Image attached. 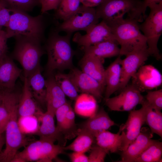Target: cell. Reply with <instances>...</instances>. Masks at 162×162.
Returning a JSON list of instances; mask_svg holds the SVG:
<instances>
[{
  "label": "cell",
  "mask_w": 162,
  "mask_h": 162,
  "mask_svg": "<svg viewBox=\"0 0 162 162\" xmlns=\"http://www.w3.org/2000/svg\"><path fill=\"white\" fill-rule=\"evenodd\" d=\"M27 79L29 87L34 100L42 105L46 104V80L41 73L40 67Z\"/></svg>",
  "instance_id": "4316f807"
},
{
  "label": "cell",
  "mask_w": 162,
  "mask_h": 162,
  "mask_svg": "<svg viewBox=\"0 0 162 162\" xmlns=\"http://www.w3.org/2000/svg\"><path fill=\"white\" fill-rule=\"evenodd\" d=\"M116 40L102 42L83 47L84 54L93 56L101 59L119 56L120 50Z\"/></svg>",
  "instance_id": "cb8c5ba5"
},
{
  "label": "cell",
  "mask_w": 162,
  "mask_h": 162,
  "mask_svg": "<svg viewBox=\"0 0 162 162\" xmlns=\"http://www.w3.org/2000/svg\"><path fill=\"white\" fill-rule=\"evenodd\" d=\"M46 111L55 116L56 110L67 102L66 95L57 83L53 74L46 80Z\"/></svg>",
  "instance_id": "44dd1931"
},
{
  "label": "cell",
  "mask_w": 162,
  "mask_h": 162,
  "mask_svg": "<svg viewBox=\"0 0 162 162\" xmlns=\"http://www.w3.org/2000/svg\"><path fill=\"white\" fill-rule=\"evenodd\" d=\"M55 116L56 127L66 139L71 140L76 137L79 127L75 123V112L69 102H67L58 108Z\"/></svg>",
  "instance_id": "9a60e30c"
},
{
  "label": "cell",
  "mask_w": 162,
  "mask_h": 162,
  "mask_svg": "<svg viewBox=\"0 0 162 162\" xmlns=\"http://www.w3.org/2000/svg\"><path fill=\"white\" fill-rule=\"evenodd\" d=\"M145 109V123L149 127L153 133L162 137V113L151 107L144 100L141 104Z\"/></svg>",
  "instance_id": "4dcf8cb0"
},
{
  "label": "cell",
  "mask_w": 162,
  "mask_h": 162,
  "mask_svg": "<svg viewBox=\"0 0 162 162\" xmlns=\"http://www.w3.org/2000/svg\"><path fill=\"white\" fill-rule=\"evenodd\" d=\"M22 70L7 54L0 60V91H10L16 88V82Z\"/></svg>",
  "instance_id": "d6986e66"
},
{
  "label": "cell",
  "mask_w": 162,
  "mask_h": 162,
  "mask_svg": "<svg viewBox=\"0 0 162 162\" xmlns=\"http://www.w3.org/2000/svg\"><path fill=\"white\" fill-rule=\"evenodd\" d=\"M82 35L76 33L73 40L83 47L92 45L104 41L116 40L111 29L103 20L98 23Z\"/></svg>",
  "instance_id": "4fadbf2b"
},
{
  "label": "cell",
  "mask_w": 162,
  "mask_h": 162,
  "mask_svg": "<svg viewBox=\"0 0 162 162\" xmlns=\"http://www.w3.org/2000/svg\"><path fill=\"white\" fill-rule=\"evenodd\" d=\"M99 19L96 9L82 5L70 17L58 25L55 30L71 34L81 30L87 32L99 22Z\"/></svg>",
  "instance_id": "9c48e42d"
},
{
  "label": "cell",
  "mask_w": 162,
  "mask_h": 162,
  "mask_svg": "<svg viewBox=\"0 0 162 162\" xmlns=\"http://www.w3.org/2000/svg\"><path fill=\"white\" fill-rule=\"evenodd\" d=\"M1 93L0 92V100H1Z\"/></svg>",
  "instance_id": "bcb514c9"
},
{
  "label": "cell",
  "mask_w": 162,
  "mask_h": 162,
  "mask_svg": "<svg viewBox=\"0 0 162 162\" xmlns=\"http://www.w3.org/2000/svg\"><path fill=\"white\" fill-rule=\"evenodd\" d=\"M17 109L18 106L11 113L5 129V146L0 156L1 162H11L18 150L27 143V139L18 125Z\"/></svg>",
  "instance_id": "ba28073f"
},
{
  "label": "cell",
  "mask_w": 162,
  "mask_h": 162,
  "mask_svg": "<svg viewBox=\"0 0 162 162\" xmlns=\"http://www.w3.org/2000/svg\"><path fill=\"white\" fill-rule=\"evenodd\" d=\"M121 91L118 95L105 99L106 105L111 110L131 111L145 100L141 92L132 84L127 85Z\"/></svg>",
  "instance_id": "30bf717a"
},
{
  "label": "cell",
  "mask_w": 162,
  "mask_h": 162,
  "mask_svg": "<svg viewBox=\"0 0 162 162\" xmlns=\"http://www.w3.org/2000/svg\"><path fill=\"white\" fill-rule=\"evenodd\" d=\"M161 2H162V0H144L142 1L141 11L143 18H145L146 16L145 12L148 7L150 5L159 3Z\"/></svg>",
  "instance_id": "7bdbcfd3"
},
{
  "label": "cell",
  "mask_w": 162,
  "mask_h": 162,
  "mask_svg": "<svg viewBox=\"0 0 162 162\" xmlns=\"http://www.w3.org/2000/svg\"><path fill=\"white\" fill-rule=\"evenodd\" d=\"M97 145L111 153L120 151L122 142L121 131L119 130L116 134L107 130L100 132L95 136Z\"/></svg>",
  "instance_id": "83f0119b"
},
{
  "label": "cell",
  "mask_w": 162,
  "mask_h": 162,
  "mask_svg": "<svg viewBox=\"0 0 162 162\" xmlns=\"http://www.w3.org/2000/svg\"><path fill=\"white\" fill-rule=\"evenodd\" d=\"M153 134L150 129L142 128L136 139L121 154L120 162H134L140 155L155 141L152 139Z\"/></svg>",
  "instance_id": "ac0fdd59"
},
{
  "label": "cell",
  "mask_w": 162,
  "mask_h": 162,
  "mask_svg": "<svg viewBox=\"0 0 162 162\" xmlns=\"http://www.w3.org/2000/svg\"><path fill=\"white\" fill-rule=\"evenodd\" d=\"M5 144V137L3 133H0V156L4 145Z\"/></svg>",
  "instance_id": "f6af8a7d"
},
{
  "label": "cell",
  "mask_w": 162,
  "mask_h": 162,
  "mask_svg": "<svg viewBox=\"0 0 162 162\" xmlns=\"http://www.w3.org/2000/svg\"><path fill=\"white\" fill-rule=\"evenodd\" d=\"M41 5V14L51 10H56L57 8L60 0H39Z\"/></svg>",
  "instance_id": "ab89813d"
},
{
  "label": "cell",
  "mask_w": 162,
  "mask_h": 162,
  "mask_svg": "<svg viewBox=\"0 0 162 162\" xmlns=\"http://www.w3.org/2000/svg\"><path fill=\"white\" fill-rule=\"evenodd\" d=\"M119 56L105 70V99L119 89L121 76L122 59Z\"/></svg>",
  "instance_id": "484cf974"
},
{
  "label": "cell",
  "mask_w": 162,
  "mask_h": 162,
  "mask_svg": "<svg viewBox=\"0 0 162 162\" xmlns=\"http://www.w3.org/2000/svg\"><path fill=\"white\" fill-rule=\"evenodd\" d=\"M104 0H80L82 5L86 7L93 8L100 5Z\"/></svg>",
  "instance_id": "ee69618b"
},
{
  "label": "cell",
  "mask_w": 162,
  "mask_h": 162,
  "mask_svg": "<svg viewBox=\"0 0 162 162\" xmlns=\"http://www.w3.org/2000/svg\"><path fill=\"white\" fill-rule=\"evenodd\" d=\"M138 22L127 18L117 20L107 24L120 45V56H126L133 50L148 47L146 39L140 32Z\"/></svg>",
  "instance_id": "7a4b0ae2"
},
{
  "label": "cell",
  "mask_w": 162,
  "mask_h": 162,
  "mask_svg": "<svg viewBox=\"0 0 162 162\" xmlns=\"http://www.w3.org/2000/svg\"><path fill=\"white\" fill-rule=\"evenodd\" d=\"M162 156V142L155 140L140 155L134 162H160Z\"/></svg>",
  "instance_id": "d6a6232c"
},
{
  "label": "cell",
  "mask_w": 162,
  "mask_h": 162,
  "mask_svg": "<svg viewBox=\"0 0 162 162\" xmlns=\"http://www.w3.org/2000/svg\"><path fill=\"white\" fill-rule=\"evenodd\" d=\"M5 32L8 38L24 36L42 40L46 26L42 14L33 16L27 12L12 10Z\"/></svg>",
  "instance_id": "277c9868"
},
{
  "label": "cell",
  "mask_w": 162,
  "mask_h": 162,
  "mask_svg": "<svg viewBox=\"0 0 162 162\" xmlns=\"http://www.w3.org/2000/svg\"><path fill=\"white\" fill-rule=\"evenodd\" d=\"M14 38L15 42L11 58L20 63L24 77L28 78L40 67V59L44 53L41 41L24 36Z\"/></svg>",
  "instance_id": "3957f363"
},
{
  "label": "cell",
  "mask_w": 162,
  "mask_h": 162,
  "mask_svg": "<svg viewBox=\"0 0 162 162\" xmlns=\"http://www.w3.org/2000/svg\"><path fill=\"white\" fill-rule=\"evenodd\" d=\"M38 112L36 116L41 124L35 134L38 136L40 138L54 142L58 141V144L65 146L67 140L55 125L54 116L47 111L43 112L41 110Z\"/></svg>",
  "instance_id": "e0dca14e"
},
{
  "label": "cell",
  "mask_w": 162,
  "mask_h": 162,
  "mask_svg": "<svg viewBox=\"0 0 162 162\" xmlns=\"http://www.w3.org/2000/svg\"><path fill=\"white\" fill-rule=\"evenodd\" d=\"M80 3V0H60L55 10V17L63 21L67 20L78 10Z\"/></svg>",
  "instance_id": "1f68e13d"
},
{
  "label": "cell",
  "mask_w": 162,
  "mask_h": 162,
  "mask_svg": "<svg viewBox=\"0 0 162 162\" xmlns=\"http://www.w3.org/2000/svg\"><path fill=\"white\" fill-rule=\"evenodd\" d=\"M40 109L37 106L28 83L27 78H24L17 109L19 117L36 115Z\"/></svg>",
  "instance_id": "d4e9b609"
},
{
  "label": "cell",
  "mask_w": 162,
  "mask_h": 162,
  "mask_svg": "<svg viewBox=\"0 0 162 162\" xmlns=\"http://www.w3.org/2000/svg\"><path fill=\"white\" fill-rule=\"evenodd\" d=\"M39 122L35 115L19 117L18 125L21 132L24 135L36 134L39 126Z\"/></svg>",
  "instance_id": "d590c367"
},
{
  "label": "cell",
  "mask_w": 162,
  "mask_h": 162,
  "mask_svg": "<svg viewBox=\"0 0 162 162\" xmlns=\"http://www.w3.org/2000/svg\"><path fill=\"white\" fill-rule=\"evenodd\" d=\"M149 56L148 47L136 49L127 54L122 59L120 85L122 90L127 85L138 69L145 63Z\"/></svg>",
  "instance_id": "8fae6325"
},
{
  "label": "cell",
  "mask_w": 162,
  "mask_h": 162,
  "mask_svg": "<svg viewBox=\"0 0 162 162\" xmlns=\"http://www.w3.org/2000/svg\"><path fill=\"white\" fill-rule=\"evenodd\" d=\"M56 30L50 33L47 39L46 49L48 56L47 74H53L56 70L71 68L74 52L70 44L72 34L62 36Z\"/></svg>",
  "instance_id": "6da1fadb"
},
{
  "label": "cell",
  "mask_w": 162,
  "mask_h": 162,
  "mask_svg": "<svg viewBox=\"0 0 162 162\" xmlns=\"http://www.w3.org/2000/svg\"><path fill=\"white\" fill-rule=\"evenodd\" d=\"M103 59L84 54L80 62L81 70L92 77L105 87V71Z\"/></svg>",
  "instance_id": "603a6c76"
},
{
  "label": "cell",
  "mask_w": 162,
  "mask_h": 162,
  "mask_svg": "<svg viewBox=\"0 0 162 162\" xmlns=\"http://www.w3.org/2000/svg\"><path fill=\"white\" fill-rule=\"evenodd\" d=\"M131 78L132 84L141 92L157 88L162 82V76L160 72L150 64L141 66Z\"/></svg>",
  "instance_id": "5bb4252c"
},
{
  "label": "cell",
  "mask_w": 162,
  "mask_h": 162,
  "mask_svg": "<svg viewBox=\"0 0 162 162\" xmlns=\"http://www.w3.org/2000/svg\"><path fill=\"white\" fill-rule=\"evenodd\" d=\"M10 10L6 8L0 2V30L3 27H6L10 17Z\"/></svg>",
  "instance_id": "f35d334b"
},
{
  "label": "cell",
  "mask_w": 162,
  "mask_h": 162,
  "mask_svg": "<svg viewBox=\"0 0 162 162\" xmlns=\"http://www.w3.org/2000/svg\"><path fill=\"white\" fill-rule=\"evenodd\" d=\"M76 138L70 145L64 147V150L84 153L91 149L95 137L89 132L79 128Z\"/></svg>",
  "instance_id": "f546056e"
},
{
  "label": "cell",
  "mask_w": 162,
  "mask_h": 162,
  "mask_svg": "<svg viewBox=\"0 0 162 162\" xmlns=\"http://www.w3.org/2000/svg\"><path fill=\"white\" fill-rule=\"evenodd\" d=\"M145 123V109L143 106L139 110L130 111L125 123L120 128L122 136L120 151L122 152L126 150L139 135Z\"/></svg>",
  "instance_id": "7c38bea8"
},
{
  "label": "cell",
  "mask_w": 162,
  "mask_h": 162,
  "mask_svg": "<svg viewBox=\"0 0 162 162\" xmlns=\"http://www.w3.org/2000/svg\"><path fill=\"white\" fill-rule=\"evenodd\" d=\"M116 124L107 113L101 108L83 123L79 128L89 132L95 137L99 133Z\"/></svg>",
  "instance_id": "7402d4cb"
},
{
  "label": "cell",
  "mask_w": 162,
  "mask_h": 162,
  "mask_svg": "<svg viewBox=\"0 0 162 162\" xmlns=\"http://www.w3.org/2000/svg\"><path fill=\"white\" fill-rule=\"evenodd\" d=\"M57 84L66 96L72 100H75L79 95L74 84L69 74L58 73L54 75Z\"/></svg>",
  "instance_id": "836d02e7"
},
{
  "label": "cell",
  "mask_w": 162,
  "mask_h": 162,
  "mask_svg": "<svg viewBox=\"0 0 162 162\" xmlns=\"http://www.w3.org/2000/svg\"><path fill=\"white\" fill-rule=\"evenodd\" d=\"M142 4L140 0H104L96 10L99 19L107 25L123 18L126 13L128 18L141 22L143 18Z\"/></svg>",
  "instance_id": "5b68a950"
},
{
  "label": "cell",
  "mask_w": 162,
  "mask_h": 162,
  "mask_svg": "<svg viewBox=\"0 0 162 162\" xmlns=\"http://www.w3.org/2000/svg\"><path fill=\"white\" fill-rule=\"evenodd\" d=\"M0 2L11 12L19 10L27 13L39 3V0H0Z\"/></svg>",
  "instance_id": "e575fe53"
},
{
  "label": "cell",
  "mask_w": 162,
  "mask_h": 162,
  "mask_svg": "<svg viewBox=\"0 0 162 162\" xmlns=\"http://www.w3.org/2000/svg\"><path fill=\"white\" fill-rule=\"evenodd\" d=\"M69 156L73 162H88V156L84 153L74 152Z\"/></svg>",
  "instance_id": "b9f144b4"
},
{
  "label": "cell",
  "mask_w": 162,
  "mask_h": 162,
  "mask_svg": "<svg viewBox=\"0 0 162 162\" xmlns=\"http://www.w3.org/2000/svg\"><path fill=\"white\" fill-rule=\"evenodd\" d=\"M64 147L47 140L40 138L25 146L21 152L14 157L22 159L25 162H51L64 151Z\"/></svg>",
  "instance_id": "52a82bcc"
},
{
  "label": "cell",
  "mask_w": 162,
  "mask_h": 162,
  "mask_svg": "<svg viewBox=\"0 0 162 162\" xmlns=\"http://www.w3.org/2000/svg\"><path fill=\"white\" fill-rule=\"evenodd\" d=\"M75 100L74 110L78 115L89 118L97 112L96 99L93 95L82 93L79 95Z\"/></svg>",
  "instance_id": "f1b7e54d"
},
{
  "label": "cell",
  "mask_w": 162,
  "mask_h": 162,
  "mask_svg": "<svg viewBox=\"0 0 162 162\" xmlns=\"http://www.w3.org/2000/svg\"><path fill=\"white\" fill-rule=\"evenodd\" d=\"M91 149L88 156V162H104L106 154L109 152L107 150L98 145L91 147Z\"/></svg>",
  "instance_id": "74e56055"
},
{
  "label": "cell",
  "mask_w": 162,
  "mask_h": 162,
  "mask_svg": "<svg viewBox=\"0 0 162 162\" xmlns=\"http://www.w3.org/2000/svg\"><path fill=\"white\" fill-rule=\"evenodd\" d=\"M145 100L146 103L155 111H161L162 109V89L148 91Z\"/></svg>",
  "instance_id": "8d00e7d4"
},
{
  "label": "cell",
  "mask_w": 162,
  "mask_h": 162,
  "mask_svg": "<svg viewBox=\"0 0 162 162\" xmlns=\"http://www.w3.org/2000/svg\"><path fill=\"white\" fill-rule=\"evenodd\" d=\"M78 92L91 94L96 99L102 97L104 87L95 79L77 68L68 74Z\"/></svg>",
  "instance_id": "2e32d148"
},
{
  "label": "cell",
  "mask_w": 162,
  "mask_h": 162,
  "mask_svg": "<svg viewBox=\"0 0 162 162\" xmlns=\"http://www.w3.org/2000/svg\"><path fill=\"white\" fill-rule=\"evenodd\" d=\"M8 39L5 31L0 30V60L7 54L8 49L7 44Z\"/></svg>",
  "instance_id": "60d3db41"
},
{
  "label": "cell",
  "mask_w": 162,
  "mask_h": 162,
  "mask_svg": "<svg viewBox=\"0 0 162 162\" xmlns=\"http://www.w3.org/2000/svg\"><path fill=\"white\" fill-rule=\"evenodd\" d=\"M21 91H0V133L4 132L11 114L18 106Z\"/></svg>",
  "instance_id": "ffe728a7"
},
{
  "label": "cell",
  "mask_w": 162,
  "mask_h": 162,
  "mask_svg": "<svg viewBox=\"0 0 162 162\" xmlns=\"http://www.w3.org/2000/svg\"><path fill=\"white\" fill-rule=\"evenodd\" d=\"M148 7L150 9L149 14L144 22L139 25V27L146 39L149 56L159 60L162 57L157 45L162 33V2Z\"/></svg>",
  "instance_id": "8992f818"
}]
</instances>
